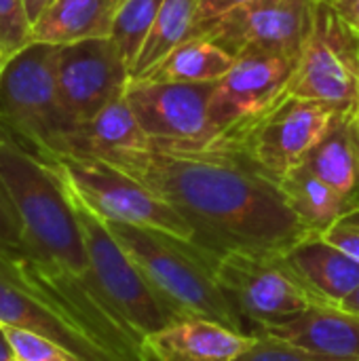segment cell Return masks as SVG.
<instances>
[{"mask_svg":"<svg viewBox=\"0 0 359 361\" xmlns=\"http://www.w3.org/2000/svg\"><path fill=\"white\" fill-rule=\"evenodd\" d=\"M4 334L19 361H74L55 343L17 328H4Z\"/></svg>","mask_w":359,"mask_h":361,"instance_id":"cell-27","label":"cell"},{"mask_svg":"<svg viewBox=\"0 0 359 361\" xmlns=\"http://www.w3.org/2000/svg\"><path fill=\"white\" fill-rule=\"evenodd\" d=\"M55 74L61 108L74 127L123 97L131 80V70L110 36L59 44Z\"/></svg>","mask_w":359,"mask_h":361,"instance_id":"cell-11","label":"cell"},{"mask_svg":"<svg viewBox=\"0 0 359 361\" xmlns=\"http://www.w3.org/2000/svg\"><path fill=\"white\" fill-rule=\"evenodd\" d=\"M0 326L38 334L61 347L74 361H121L95 343L51 296L0 252Z\"/></svg>","mask_w":359,"mask_h":361,"instance_id":"cell-12","label":"cell"},{"mask_svg":"<svg viewBox=\"0 0 359 361\" xmlns=\"http://www.w3.org/2000/svg\"><path fill=\"white\" fill-rule=\"evenodd\" d=\"M0 361H15V353L4 334V328H0Z\"/></svg>","mask_w":359,"mask_h":361,"instance_id":"cell-34","label":"cell"},{"mask_svg":"<svg viewBox=\"0 0 359 361\" xmlns=\"http://www.w3.org/2000/svg\"><path fill=\"white\" fill-rule=\"evenodd\" d=\"M322 237L359 262V203L324 231Z\"/></svg>","mask_w":359,"mask_h":361,"instance_id":"cell-29","label":"cell"},{"mask_svg":"<svg viewBox=\"0 0 359 361\" xmlns=\"http://www.w3.org/2000/svg\"><path fill=\"white\" fill-rule=\"evenodd\" d=\"M25 2V11H28V17L32 21V25L38 21V17L55 2V0H23Z\"/></svg>","mask_w":359,"mask_h":361,"instance_id":"cell-32","label":"cell"},{"mask_svg":"<svg viewBox=\"0 0 359 361\" xmlns=\"http://www.w3.org/2000/svg\"><path fill=\"white\" fill-rule=\"evenodd\" d=\"M353 131H355V140H358L359 148V102L353 106Z\"/></svg>","mask_w":359,"mask_h":361,"instance_id":"cell-35","label":"cell"},{"mask_svg":"<svg viewBox=\"0 0 359 361\" xmlns=\"http://www.w3.org/2000/svg\"><path fill=\"white\" fill-rule=\"evenodd\" d=\"M163 2L165 0H123V4L118 8L110 38L118 47L129 70H133L140 49H142Z\"/></svg>","mask_w":359,"mask_h":361,"instance_id":"cell-24","label":"cell"},{"mask_svg":"<svg viewBox=\"0 0 359 361\" xmlns=\"http://www.w3.org/2000/svg\"><path fill=\"white\" fill-rule=\"evenodd\" d=\"M59 44L30 42L13 53L0 74V129L28 142L44 157H57L74 129L57 91Z\"/></svg>","mask_w":359,"mask_h":361,"instance_id":"cell-4","label":"cell"},{"mask_svg":"<svg viewBox=\"0 0 359 361\" xmlns=\"http://www.w3.org/2000/svg\"><path fill=\"white\" fill-rule=\"evenodd\" d=\"M298 59L290 55L237 59L231 72L216 82L212 95L209 121L216 137L241 129L284 97Z\"/></svg>","mask_w":359,"mask_h":361,"instance_id":"cell-14","label":"cell"},{"mask_svg":"<svg viewBox=\"0 0 359 361\" xmlns=\"http://www.w3.org/2000/svg\"><path fill=\"white\" fill-rule=\"evenodd\" d=\"M197 13L199 0H165L140 49V55L131 70V78L144 76L169 51L188 40L190 30L197 23Z\"/></svg>","mask_w":359,"mask_h":361,"instance_id":"cell-23","label":"cell"},{"mask_svg":"<svg viewBox=\"0 0 359 361\" xmlns=\"http://www.w3.org/2000/svg\"><path fill=\"white\" fill-rule=\"evenodd\" d=\"M341 17L359 32V0H332Z\"/></svg>","mask_w":359,"mask_h":361,"instance_id":"cell-31","label":"cell"},{"mask_svg":"<svg viewBox=\"0 0 359 361\" xmlns=\"http://www.w3.org/2000/svg\"><path fill=\"white\" fill-rule=\"evenodd\" d=\"M252 0H199V13H197V21H205L209 17L222 15L239 4H245Z\"/></svg>","mask_w":359,"mask_h":361,"instance_id":"cell-30","label":"cell"},{"mask_svg":"<svg viewBox=\"0 0 359 361\" xmlns=\"http://www.w3.org/2000/svg\"><path fill=\"white\" fill-rule=\"evenodd\" d=\"M339 309H343V311H349V313H355L359 315V286L339 305Z\"/></svg>","mask_w":359,"mask_h":361,"instance_id":"cell-33","label":"cell"},{"mask_svg":"<svg viewBox=\"0 0 359 361\" xmlns=\"http://www.w3.org/2000/svg\"><path fill=\"white\" fill-rule=\"evenodd\" d=\"M6 59H8V55H6V53H4V49L0 47V74H2V68H4Z\"/></svg>","mask_w":359,"mask_h":361,"instance_id":"cell-36","label":"cell"},{"mask_svg":"<svg viewBox=\"0 0 359 361\" xmlns=\"http://www.w3.org/2000/svg\"><path fill=\"white\" fill-rule=\"evenodd\" d=\"M216 279L239 315L256 330L286 326L320 307L279 256L229 252L216 262Z\"/></svg>","mask_w":359,"mask_h":361,"instance_id":"cell-10","label":"cell"},{"mask_svg":"<svg viewBox=\"0 0 359 361\" xmlns=\"http://www.w3.org/2000/svg\"><path fill=\"white\" fill-rule=\"evenodd\" d=\"M150 137L140 127L125 95L104 108L93 121L76 125L57 157H87L102 159L116 150L146 148Z\"/></svg>","mask_w":359,"mask_h":361,"instance_id":"cell-18","label":"cell"},{"mask_svg":"<svg viewBox=\"0 0 359 361\" xmlns=\"http://www.w3.org/2000/svg\"><path fill=\"white\" fill-rule=\"evenodd\" d=\"M154 296L178 319H205L243 332V317L216 279L209 252L161 231L106 220Z\"/></svg>","mask_w":359,"mask_h":361,"instance_id":"cell-3","label":"cell"},{"mask_svg":"<svg viewBox=\"0 0 359 361\" xmlns=\"http://www.w3.org/2000/svg\"><path fill=\"white\" fill-rule=\"evenodd\" d=\"M2 131H0V140H2ZM21 218L19 212L15 207V201L0 176V252L6 256H17L21 250Z\"/></svg>","mask_w":359,"mask_h":361,"instance_id":"cell-28","label":"cell"},{"mask_svg":"<svg viewBox=\"0 0 359 361\" xmlns=\"http://www.w3.org/2000/svg\"><path fill=\"white\" fill-rule=\"evenodd\" d=\"M315 0H252L197 21L188 38H205L235 61L256 55L300 57Z\"/></svg>","mask_w":359,"mask_h":361,"instance_id":"cell-6","label":"cell"},{"mask_svg":"<svg viewBox=\"0 0 359 361\" xmlns=\"http://www.w3.org/2000/svg\"><path fill=\"white\" fill-rule=\"evenodd\" d=\"M99 161L167 201L214 258L229 252L279 256L313 235L288 207L279 182L235 140L199 146L150 140L146 148L116 150Z\"/></svg>","mask_w":359,"mask_h":361,"instance_id":"cell-1","label":"cell"},{"mask_svg":"<svg viewBox=\"0 0 359 361\" xmlns=\"http://www.w3.org/2000/svg\"><path fill=\"white\" fill-rule=\"evenodd\" d=\"M233 66L235 59L214 42L188 38L140 78L154 82H218Z\"/></svg>","mask_w":359,"mask_h":361,"instance_id":"cell-22","label":"cell"},{"mask_svg":"<svg viewBox=\"0 0 359 361\" xmlns=\"http://www.w3.org/2000/svg\"><path fill=\"white\" fill-rule=\"evenodd\" d=\"M216 82H154L131 78L125 99L150 140L199 146L216 140L209 104Z\"/></svg>","mask_w":359,"mask_h":361,"instance_id":"cell-13","label":"cell"},{"mask_svg":"<svg viewBox=\"0 0 359 361\" xmlns=\"http://www.w3.org/2000/svg\"><path fill=\"white\" fill-rule=\"evenodd\" d=\"M353 106L343 108L334 116L328 131L307 154L303 167L343 197L359 201V148L353 131Z\"/></svg>","mask_w":359,"mask_h":361,"instance_id":"cell-20","label":"cell"},{"mask_svg":"<svg viewBox=\"0 0 359 361\" xmlns=\"http://www.w3.org/2000/svg\"><path fill=\"white\" fill-rule=\"evenodd\" d=\"M68 186V184H66ZM70 190V186H68ZM78 224L87 243L89 260L95 271L97 283L114 307V311L131 326V330L144 341V336L163 330L178 319L148 288L138 267L110 233L106 220L97 216L78 195L70 190Z\"/></svg>","mask_w":359,"mask_h":361,"instance_id":"cell-8","label":"cell"},{"mask_svg":"<svg viewBox=\"0 0 359 361\" xmlns=\"http://www.w3.org/2000/svg\"><path fill=\"white\" fill-rule=\"evenodd\" d=\"M15 361H19V360H15Z\"/></svg>","mask_w":359,"mask_h":361,"instance_id":"cell-37","label":"cell"},{"mask_svg":"<svg viewBox=\"0 0 359 361\" xmlns=\"http://www.w3.org/2000/svg\"><path fill=\"white\" fill-rule=\"evenodd\" d=\"M0 328H2V326H0Z\"/></svg>","mask_w":359,"mask_h":361,"instance_id":"cell-38","label":"cell"},{"mask_svg":"<svg viewBox=\"0 0 359 361\" xmlns=\"http://www.w3.org/2000/svg\"><path fill=\"white\" fill-rule=\"evenodd\" d=\"M0 176L21 218V250L13 258L23 273L106 351L140 361L142 338L104 296L70 190L55 167L2 135Z\"/></svg>","mask_w":359,"mask_h":361,"instance_id":"cell-2","label":"cell"},{"mask_svg":"<svg viewBox=\"0 0 359 361\" xmlns=\"http://www.w3.org/2000/svg\"><path fill=\"white\" fill-rule=\"evenodd\" d=\"M279 258L320 307H339L359 286L358 260L322 235H307Z\"/></svg>","mask_w":359,"mask_h":361,"instance_id":"cell-16","label":"cell"},{"mask_svg":"<svg viewBox=\"0 0 359 361\" xmlns=\"http://www.w3.org/2000/svg\"><path fill=\"white\" fill-rule=\"evenodd\" d=\"M343 108L349 106L284 95L260 116L220 137L239 142L248 154L279 182L286 173L305 163L311 148L322 140Z\"/></svg>","mask_w":359,"mask_h":361,"instance_id":"cell-9","label":"cell"},{"mask_svg":"<svg viewBox=\"0 0 359 361\" xmlns=\"http://www.w3.org/2000/svg\"><path fill=\"white\" fill-rule=\"evenodd\" d=\"M237 361H324L317 355L309 353L307 349L284 341L279 336H273L269 332L256 330L252 334L250 347L241 353Z\"/></svg>","mask_w":359,"mask_h":361,"instance_id":"cell-25","label":"cell"},{"mask_svg":"<svg viewBox=\"0 0 359 361\" xmlns=\"http://www.w3.org/2000/svg\"><path fill=\"white\" fill-rule=\"evenodd\" d=\"M123 0H55L32 25V42L70 44L108 38Z\"/></svg>","mask_w":359,"mask_h":361,"instance_id":"cell-19","label":"cell"},{"mask_svg":"<svg viewBox=\"0 0 359 361\" xmlns=\"http://www.w3.org/2000/svg\"><path fill=\"white\" fill-rule=\"evenodd\" d=\"M47 161L55 167L70 190L104 220L161 231L195 243V233L188 222L167 201L157 197L129 173L99 159L87 157H51Z\"/></svg>","mask_w":359,"mask_h":361,"instance_id":"cell-5","label":"cell"},{"mask_svg":"<svg viewBox=\"0 0 359 361\" xmlns=\"http://www.w3.org/2000/svg\"><path fill=\"white\" fill-rule=\"evenodd\" d=\"M286 95L336 106L359 102V32L341 17L332 0H315L311 30Z\"/></svg>","mask_w":359,"mask_h":361,"instance_id":"cell-7","label":"cell"},{"mask_svg":"<svg viewBox=\"0 0 359 361\" xmlns=\"http://www.w3.org/2000/svg\"><path fill=\"white\" fill-rule=\"evenodd\" d=\"M279 188L288 207L313 235L328 231L339 218H343L359 201L343 197L322 178L307 167H296L279 180Z\"/></svg>","mask_w":359,"mask_h":361,"instance_id":"cell-21","label":"cell"},{"mask_svg":"<svg viewBox=\"0 0 359 361\" xmlns=\"http://www.w3.org/2000/svg\"><path fill=\"white\" fill-rule=\"evenodd\" d=\"M32 42V21L23 0H0V47L11 57Z\"/></svg>","mask_w":359,"mask_h":361,"instance_id":"cell-26","label":"cell"},{"mask_svg":"<svg viewBox=\"0 0 359 361\" xmlns=\"http://www.w3.org/2000/svg\"><path fill=\"white\" fill-rule=\"evenodd\" d=\"M252 334L205 319H182L144 336L140 361H237Z\"/></svg>","mask_w":359,"mask_h":361,"instance_id":"cell-15","label":"cell"},{"mask_svg":"<svg viewBox=\"0 0 359 361\" xmlns=\"http://www.w3.org/2000/svg\"><path fill=\"white\" fill-rule=\"evenodd\" d=\"M262 332L290 341L324 361H359V315L339 307H315L286 326Z\"/></svg>","mask_w":359,"mask_h":361,"instance_id":"cell-17","label":"cell"}]
</instances>
